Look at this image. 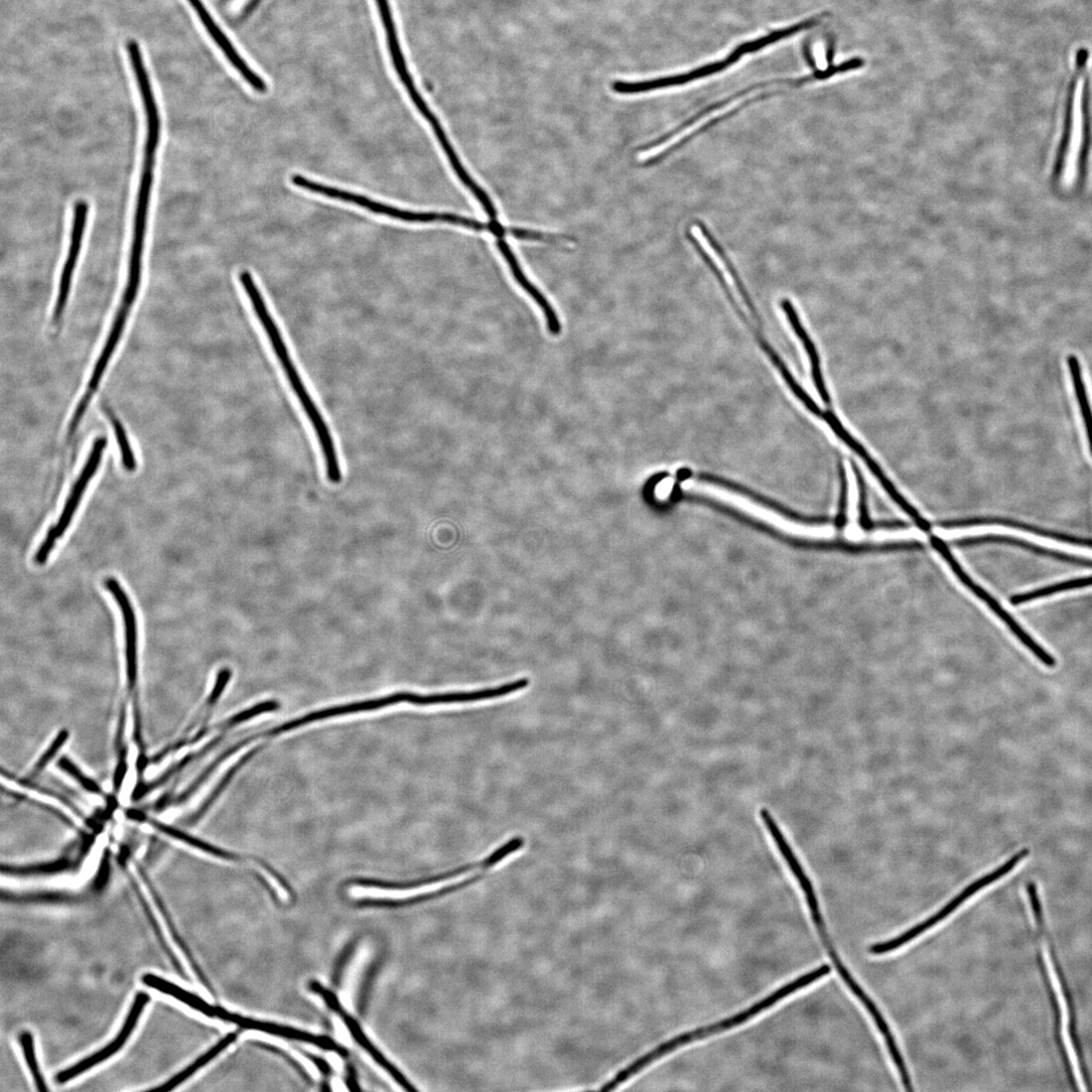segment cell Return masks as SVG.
<instances>
[{"instance_id": "6da1fadb", "label": "cell", "mask_w": 1092, "mask_h": 1092, "mask_svg": "<svg viewBox=\"0 0 1092 1092\" xmlns=\"http://www.w3.org/2000/svg\"><path fill=\"white\" fill-rule=\"evenodd\" d=\"M239 281L252 306L255 317L259 321L264 334L269 341L272 351L275 352L292 390L300 401L303 412L314 431L325 463L326 475L329 482L332 484L341 483L342 472L333 436L320 408L299 373L277 321L273 319L251 273L247 270L241 271Z\"/></svg>"}, {"instance_id": "7a4b0ae2", "label": "cell", "mask_w": 1092, "mask_h": 1092, "mask_svg": "<svg viewBox=\"0 0 1092 1092\" xmlns=\"http://www.w3.org/2000/svg\"><path fill=\"white\" fill-rule=\"evenodd\" d=\"M832 969L829 966H823L814 970L813 972L797 979L796 981L782 987L769 997L756 1003L749 1009L734 1015L728 1019L712 1024L707 1027L699 1028L692 1032H688L678 1035L663 1044L655 1047L645 1055L636 1059L634 1062L626 1066L619 1071L611 1080L604 1083L600 1090H613L617 1088L621 1083L627 1081L629 1078L643 1070L646 1066L650 1065L659 1058L671 1053L677 1048L685 1047L693 1042L700 1041L709 1038L713 1035L729 1031L737 1026H740L752 1018L760 1015L764 1011L772 1008L780 1001L786 999L790 995L806 988L807 986L829 976Z\"/></svg>"}, {"instance_id": "3957f363", "label": "cell", "mask_w": 1092, "mask_h": 1092, "mask_svg": "<svg viewBox=\"0 0 1092 1092\" xmlns=\"http://www.w3.org/2000/svg\"><path fill=\"white\" fill-rule=\"evenodd\" d=\"M697 483L699 484L698 481ZM705 483L707 485L706 489L699 484L700 488L702 489L696 490L694 492H698L704 495L706 494V496L708 497L714 498L718 501L723 502L724 504L730 505L731 507L738 509L739 511L747 514L748 516L753 517L782 533L798 539H817L832 535L831 533L826 532L821 528L783 515L782 513L770 507H767L766 505L754 499H751L749 496L743 495L742 493L737 492L733 489L714 483Z\"/></svg>"}, {"instance_id": "277c9868", "label": "cell", "mask_w": 1092, "mask_h": 1092, "mask_svg": "<svg viewBox=\"0 0 1092 1092\" xmlns=\"http://www.w3.org/2000/svg\"><path fill=\"white\" fill-rule=\"evenodd\" d=\"M104 586L117 604L123 620L126 692L128 699L132 703L133 738L136 744L143 745V720L139 691V626H136L135 613L125 590L115 578H106Z\"/></svg>"}, {"instance_id": "5b68a950", "label": "cell", "mask_w": 1092, "mask_h": 1092, "mask_svg": "<svg viewBox=\"0 0 1092 1092\" xmlns=\"http://www.w3.org/2000/svg\"><path fill=\"white\" fill-rule=\"evenodd\" d=\"M292 183L305 191L313 194H317L332 200L341 201L347 204L355 205L362 209H365L373 214L385 216L391 219L408 222V223H435L443 222L455 225L464 226L470 229H475L477 226V220L469 219L466 217L458 216L455 214L447 213H421L401 210L382 203H378L374 200H370L358 194L339 190L327 185L319 184L311 180L306 179L303 176L295 175L292 177Z\"/></svg>"}, {"instance_id": "8992f818", "label": "cell", "mask_w": 1092, "mask_h": 1092, "mask_svg": "<svg viewBox=\"0 0 1092 1092\" xmlns=\"http://www.w3.org/2000/svg\"><path fill=\"white\" fill-rule=\"evenodd\" d=\"M106 447V437H99L93 442L89 456L80 475L71 488L58 521L49 528L45 538L39 546L35 555L36 564L42 566L48 562L57 541L63 537L69 528L83 495L100 466Z\"/></svg>"}, {"instance_id": "52a82bcc", "label": "cell", "mask_w": 1092, "mask_h": 1092, "mask_svg": "<svg viewBox=\"0 0 1092 1092\" xmlns=\"http://www.w3.org/2000/svg\"><path fill=\"white\" fill-rule=\"evenodd\" d=\"M1029 855H1030L1029 849L1022 850L1021 852L1016 854L1014 857H1012L1008 862H1006L1004 865H1002L1000 868H998L997 870L993 871L992 873L982 877L981 879L977 880L975 883L970 885L960 895H958L953 899H951L945 906H943L934 915L930 916L926 920L920 922L919 924L911 927L910 929L906 930L902 934H900V935H898V936H896V937H894V938H892L890 940H886V941H883V942H878V943H875V944L871 945L870 952L874 953V954H883V953H886V952H889V951H892V950H895V949L901 947L903 944L909 942L910 940L917 937L919 934L925 932L927 929H929L930 927H932L935 924H937L938 922H940L942 919H944L946 916H948L953 910L958 909L963 903H965L969 898H971L972 896H974L975 894L980 892L982 889H984L985 887L993 884L994 882L1000 880L1001 878H1003L1004 876L1009 874L1012 870H1014L1016 868V866L1020 862H1022Z\"/></svg>"}, {"instance_id": "ba28073f", "label": "cell", "mask_w": 1092, "mask_h": 1092, "mask_svg": "<svg viewBox=\"0 0 1092 1092\" xmlns=\"http://www.w3.org/2000/svg\"><path fill=\"white\" fill-rule=\"evenodd\" d=\"M1027 892H1028V895H1029L1031 908H1032L1033 915H1034L1035 920H1036V924L1038 926L1039 933L1045 939V941L1047 942L1048 949H1049V952H1050V958H1051V960L1053 962V967H1054V970H1055V974H1056V977H1057L1058 982H1059L1060 987H1061V992L1063 994V998H1064L1066 1008H1067V1011H1068V1020H1069L1068 1032H1069V1036H1070V1041L1072 1043L1073 1049H1074V1051L1076 1053V1056H1077V1059H1078L1080 1072H1081V1075L1084 1077V1081L1087 1084H1090V1080L1088 1078V1072H1087V1069H1086V1064H1085V1061H1084L1083 1052H1082V1048H1081L1080 1038H1079V1034H1078L1077 1016H1076V1012H1075V1006H1074L1072 994L1070 992L1068 983H1067L1066 978L1064 976V973L1062 971V967L1059 964V959L1057 958V953H1056V950L1054 948L1053 941L1050 938V935H1049V933L1047 931V927H1046V924H1045V916L1043 914L1042 904H1041V901H1040V896H1039V893H1038V887H1037L1036 883H1034V882L1028 883L1027 884Z\"/></svg>"}, {"instance_id": "9c48e42d", "label": "cell", "mask_w": 1092, "mask_h": 1092, "mask_svg": "<svg viewBox=\"0 0 1092 1092\" xmlns=\"http://www.w3.org/2000/svg\"><path fill=\"white\" fill-rule=\"evenodd\" d=\"M88 212L89 206L86 201H76L73 207L68 252L61 271L58 296L53 311V322L55 324L61 320L68 303L74 272L82 249Z\"/></svg>"}, {"instance_id": "30bf717a", "label": "cell", "mask_w": 1092, "mask_h": 1092, "mask_svg": "<svg viewBox=\"0 0 1092 1092\" xmlns=\"http://www.w3.org/2000/svg\"><path fill=\"white\" fill-rule=\"evenodd\" d=\"M151 998L146 993H141L135 996L130 1010L125 1017L123 1025L117 1033L114 1040L110 1041L108 1045L98 1050L96 1053L84 1058L75 1065L61 1071L56 1079L59 1083H65L76 1078L78 1075L86 1072L95 1065H98L106 1061L109 1057L116 1054L120 1050L130 1035L134 1031L136 1024H139L145 1009L149 1005Z\"/></svg>"}, {"instance_id": "8fae6325", "label": "cell", "mask_w": 1092, "mask_h": 1092, "mask_svg": "<svg viewBox=\"0 0 1092 1092\" xmlns=\"http://www.w3.org/2000/svg\"><path fill=\"white\" fill-rule=\"evenodd\" d=\"M157 162L146 160L143 165L139 194L132 223V237L128 256V265L143 266L146 239L149 226L152 192L155 182Z\"/></svg>"}, {"instance_id": "7c38bea8", "label": "cell", "mask_w": 1092, "mask_h": 1092, "mask_svg": "<svg viewBox=\"0 0 1092 1092\" xmlns=\"http://www.w3.org/2000/svg\"><path fill=\"white\" fill-rule=\"evenodd\" d=\"M188 2L197 13L208 34L223 52L231 65L239 72V74L255 91L259 93H265L268 87L263 78H261L252 68L249 67L247 62L242 58V56L233 46L230 39L216 23L202 0H188Z\"/></svg>"}, {"instance_id": "4fadbf2b", "label": "cell", "mask_w": 1092, "mask_h": 1092, "mask_svg": "<svg viewBox=\"0 0 1092 1092\" xmlns=\"http://www.w3.org/2000/svg\"><path fill=\"white\" fill-rule=\"evenodd\" d=\"M743 55H746V54H745L744 50L742 49V47L740 46L727 59H725L723 61H720V62H717V63H713V64H710V65L704 66V67H701V68H699L697 70H694V71H692L690 73H687V74L669 76V77H664V78H659V79H654V80H649V81H642V82L617 81V82L613 83L612 88L617 93L634 94V93L647 92V91H651V90H655V89H659V88H664V87H668V86L687 84V83L692 82L694 80L704 78V77H707V76H710L712 74H715V73H718L720 71L725 70L726 68L730 67L732 64L738 62Z\"/></svg>"}, {"instance_id": "5bb4252c", "label": "cell", "mask_w": 1092, "mask_h": 1092, "mask_svg": "<svg viewBox=\"0 0 1092 1092\" xmlns=\"http://www.w3.org/2000/svg\"><path fill=\"white\" fill-rule=\"evenodd\" d=\"M760 816L762 818V821H763L766 829L768 830V832L770 833L774 843L776 844L780 854L782 855L783 859L786 861L789 869L791 870L792 874L794 875V877L798 881L800 887L802 888L803 893H804L805 898H806V901H807V904H808V907H809L810 912H811V916L813 918L821 916L822 912H821V909H819L818 900L816 898L812 883H811L810 879L808 878V876L806 875L802 865L798 861V858L796 857L795 853L791 849L787 839L785 838L782 831L780 830V828H779L778 824L776 823L773 815L771 814V812L767 808H762L760 810Z\"/></svg>"}, {"instance_id": "9a60e30c", "label": "cell", "mask_w": 1092, "mask_h": 1092, "mask_svg": "<svg viewBox=\"0 0 1092 1092\" xmlns=\"http://www.w3.org/2000/svg\"><path fill=\"white\" fill-rule=\"evenodd\" d=\"M497 246L505 257L516 283L535 302L542 312L545 326L546 329H548L549 334L554 337L560 336L563 331V325L554 306L524 275L518 260L504 237L497 238Z\"/></svg>"}, {"instance_id": "2e32d148", "label": "cell", "mask_w": 1092, "mask_h": 1092, "mask_svg": "<svg viewBox=\"0 0 1092 1092\" xmlns=\"http://www.w3.org/2000/svg\"><path fill=\"white\" fill-rule=\"evenodd\" d=\"M1089 57H1090V52L1085 47L1079 48L1077 50V52L1075 53L1074 70H1073L1070 82L1068 84L1067 93H1066L1062 139H1061V142H1060V145H1059V149H1058L1057 156H1056V161H1055V166H1054V169H1053V177L1052 178H1053V181L1055 183L1060 180V178H1061V176L1063 174L1064 168H1065L1067 154L1069 153V148H1070V143H1071L1072 123H1073V109H1074L1076 89H1077V85H1078V81H1079L1080 77L1085 74Z\"/></svg>"}, {"instance_id": "e0dca14e", "label": "cell", "mask_w": 1092, "mask_h": 1092, "mask_svg": "<svg viewBox=\"0 0 1092 1092\" xmlns=\"http://www.w3.org/2000/svg\"><path fill=\"white\" fill-rule=\"evenodd\" d=\"M1066 362L1075 399L1078 404L1079 415L1084 427L1088 449L1092 457V406L1087 385L1083 377L1081 363L1079 358L1074 354L1068 355Z\"/></svg>"}, {"instance_id": "ac0fdd59", "label": "cell", "mask_w": 1092, "mask_h": 1092, "mask_svg": "<svg viewBox=\"0 0 1092 1092\" xmlns=\"http://www.w3.org/2000/svg\"><path fill=\"white\" fill-rule=\"evenodd\" d=\"M973 536L977 541H979L981 543H986V544H1006V545L1018 546V548H1022L1024 550L1030 551V552L1035 553L1037 555L1050 557L1052 559H1055V560H1058V561H1061V562H1065V563H1069V564L1078 565V566H1082V567L1092 569V560H1090V559L1076 557V556L1065 554V553L1058 552V551H1055V550H1050V549H1047V548H1043V546H1041V545L1032 543L1030 541H1027V540H1024V539H1021V538H1017L1015 536H1009V535H1003V534H985V535H973Z\"/></svg>"}, {"instance_id": "d6986e66", "label": "cell", "mask_w": 1092, "mask_h": 1092, "mask_svg": "<svg viewBox=\"0 0 1092 1092\" xmlns=\"http://www.w3.org/2000/svg\"><path fill=\"white\" fill-rule=\"evenodd\" d=\"M781 307L784 310V312L786 313L787 318H788L791 326L793 327L796 335L800 338L801 342L804 345V348H805L806 352L809 355L810 362H811L812 377H813L815 385H816V387L818 389V392H819V394H821V396H822L823 400L826 402V404L830 405L831 404V398H830V394H829V392L827 390V387L825 385V381H824L823 374H822V369H821V362H819V357H818L816 348H815L812 340L808 336L807 332L805 331L803 326L800 324L798 315H797L793 305L791 304V302L789 300H783L782 303H781Z\"/></svg>"}, {"instance_id": "ffe728a7", "label": "cell", "mask_w": 1092, "mask_h": 1092, "mask_svg": "<svg viewBox=\"0 0 1092 1092\" xmlns=\"http://www.w3.org/2000/svg\"><path fill=\"white\" fill-rule=\"evenodd\" d=\"M143 982L149 988L170 996L205 1016L219 1018L220 1009L210 1006L203 999L174 983L152 974L145 976Z\"/></svg>"}, {"instance_id": "44dd1931", "label": "cell", "mask_w": 1092, "mask_h": 1092, "mask_svg": "<svg viewBox=\"0 0 1092 1092\" xmlns=\"http://www.w3.org/2000/svg\"><path fill=\"white\" fill-rule=\"evenodd\" d=\"M144 819H145V821H148L150 823V825L154 829H156L158 832L164 834L165 836H167L169 838L180 841V842H182V843H184V844H186V845H188L190 847L196 848V849H198L200 851H203V852H205L207 854H210V855H213V856H216V857H219V858H223V859H227V860H237L238 859L237 856L234 855V854H231L229 852H225V851H223V850H221L219 848H216L213 845H210V844H208V843H206V842H204V841H202V840H200V839H198V838H196V837H194L192 835H189L188 833H186V832H184V831H182V830H180L178 828H175L173 826H170V825H167L165 823L159 822V821H157V819H147V816H144Z\"/></svg>"}, {"instance_id": "7402d4cb", "label": "cell", "mask_w": 1092, "mask_h": 1092, "mask_svg": "<svg viewBox=\"0 0 1092 1092\" xmlns=\"http://www.w3.org/2000/svg\"><path fill=\"white\" fill-rule=\"evenodd\" d=\"M234 1035L227 1036L215 1047H213L211 1050H209L207 1053H205L196 1061H194L191 1065H189L186 1069L178 1073L172 1079L167 1081L164 1085L155 1088V1090L170 1091L176 1088L187 1079L192 1077L196 1072H198L201 1068L207 1065L210 1061H212L219 1053H221L228 1045H230L234 1041Z\"/></svg>"}, {"instance_id": "603a6c76", "label": "cell", "mask_w": 1092, "mask_h": 1092, "mask_svg": "<svg viewBox=\"0 0 1092 1092\" xmlns=\"http://www.w3.org/2000/svg\"><path fill=\"white\" fill-rule=\"evenodd\" d=\"M1089 586H1092V576L1058 583L1023 594H1017L1011 597L1010 602L1012 605L1018 606L1043 597Z\"/></svg>"}, {"instance_id": "cb8c5ba5", "label": "cell", "mask_w": 1092, "mask_h": 1092, "mask_svg": "<svg viewBox=\"0 0 1092 1092\" xmlns=\"http://www.w3.org/2000/svg\"><path fill=\"white\" fill-rule=\"evenodd\" d=\"M72 868V863L63 858L53 862L39 863L27 866H3V873L15 876H40L51 875L67 871Z\"/></svg>"}, {"instance_id": "d4e9b609", "label": "cell", "mask_w": 1092, "mask_h": 1092, "mask_svg": "<svg viewBox=\"0 0 1092 1092\" xmlns=\"http://www.w3.org/2000/svg\"><path fill=\"white\" fill-rule=\"evenodd\" d=\"M20 1045L26 1059L29 1070L34 1078V1081L41 1091H46L47 1086L43 1074L40 1070V1066L36 1054L35 1039L31 1032L24 1031L20 1034Z\"/></svg>"}, {"instance_id": "484cf974", "label": "cell", "mask_w": 1092, "mask_h": 1092, "mask_svg": "<svg viewBox=\"0 0 1092 1092\" xmlns=\"http://www.w3.org/2000/svg\"><path fill=\"white\" fill-rule=\"evenodd\" d=\"M108 418L115 436L122 467L126 472L132 473L136 469V462L124 428L111 413H108Z\"/></svg>"}, {"instance_id": "4316f807", "label": "cell", "mask_w": 1092, "mask_h": 1092, "mask_svg": "<svg viewBox=\"0 0 1092 1092\" xmlns=\"http://www.w3.org/2000/svg\"><path fill=\"white\" fill-rule=\"evenodd\" d=\"M69 739V733L66 730L61 731L51 743L50 747L46 749L43 755L33 766L31 772L28 775L29 780L37 778L48 766V764L57 756L63 746Z\"/></svg>"}, {"instance_id": "83f0119b", "label": "cell", "mask_w": 1092, "mask_h": 1092, "mask_svg": "<svg viewBox=\"0 0 1092 1092\" xmlns=\"http://www.w3.org/2000/svg\"><path fill=\"white\" fill-rule=\"evenodd\" d=\"M58 767L63 772H65L67 775H69L72 779H74L79 784V786L82 787L87 792H90L91 794H95V795H102V790L99 787V785L95 781H93L92 779L88 778L68 758H66V757L61 758L59 760V762H58Z\"/></svg>"}, {"instance_id": "f1b7e54d", "label": "cell", "mask_w": 1092, "mask_h": 1092, "mask_svg": "<svg viewBox=\"0 0 1092 1092\" xmlns=\"http://www.w3.org/2000/svg\"><path fill=\"white\" fill-rule=\"evenodd\" d=\"M108 870H109V864H108V859L106 857V859L103 860V864L100 866L98 875H97V877L95 879V882H94L96 888L97 887H102L106 883V878L108 877Z\"/></svg>"}, {"instance_id": "f546056e", "label": "cell", "mask_w": 1092, "mask_h": 1092, "mask_svg": "<svg viewBox=\"0 0 1092 1092\" xmlns=\"http://www.w3.org/2000/svg\"><path fill=\"white\" fill-rule=\"evenodd\" d=\"M843 538H844V536H843ZM842 545H843V539H842ZM841 553H842V548H841ZM840 561H841V556H840ZM839 568H840V564H839ZM838 574H839V571H838ZM837 580H838V577H837ZM836 586H837V583H836ZM835 592H836V589H835ZM834 598H835V595H834Z\"/></svg>"}]
</instances>
